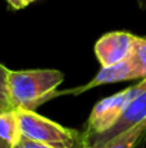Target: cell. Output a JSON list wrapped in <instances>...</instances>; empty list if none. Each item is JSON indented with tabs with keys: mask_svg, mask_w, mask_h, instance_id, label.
Here are the masks:
<instances>
[{
	"mask_svg": "<svg viewBox=\"0 0 146 148\" xmlns=\"http://www.w3.org/2000/svg\"><path fill=\"white\" fill-rule=\"evenodd\" d=\"M65 75L57 69L10 71L7 81L9 102L13 109L36 111L37 106L59 95Z\"/></svg>",
	"mask_w": 146,
	"mask_h": 148,
	"instance_id": "cell-1",
	"label": "cell"
},
{
	"mask_svg": "<svg viewBox=\"0 0 146 148\" xmlns=\"http://www.w3.org/2000/svg\"><path fill=\"white\" fill-rule=\"evenodd\" d=\"M20 131L24 138L50 148H89L85 131L67 128L36 111H17Z\"/></svg>",
	"mask_w": 146,
	"mask_h": 148,
	"instance_id": "cell-2",
	"label": "cell"
},
{
	"mask_svg": "<svg viewBox=\"0 0 146 148\" xmlns=\"http://www.w3.org/2000/svg\"><path fill=\"white\" fill-rule=\"evenodd\" d=\"M146 91V79L139 81L138 84L112 95L107 98L100 99L93 109L90 111V115L88 118L85 134L88 138L100 135L106 131H109L123 115L125 109L129 106V103Z\"/></svg>",
	"mask_w": 146,
	"mask_h": 148,
	"instance_id": "cell-3",
	"label": "cell"
},
{
	"mask_svg": "<svg viewBox=\"0 0 146 148\" xmlns=\"http://www.w3.org/2000/svg\"><path fill=\"white\" fill-rule=\"evenodd\" d=\"M136 35L126 30H113L102 35L95 43V55L100 68L117 65L130 58Z\"/></svg>",
	"mask_w": 146,
	"mask_h": 148,
	"instance_id": "cell-4",
	"label": "cell"
},
{
	"mask_svg": "<svg viewBox=\"0 0 146 148\" xmlns=\"http://www.w3.org/2000/svg\"><path fill=\"white\" fill-rule=\"evenodd\" d=\"M146 121V91H143L141 95H138L133 99L129 106L125 109L123 115L119 118V121L106 132L88 138V145L89 148H102L105 144L116 138L117 135L126 132L128 130L133 128L135 125Z\"/></svg>",
	"mask_w": 146,
	"mask_h": 148,
	"instance_id": "cell-5",
	"label": "cell"
},
{
	"mask_svg": "<svg viewBox=\"0 0 146 148\" xmlns=\"http://www.w3.org/2000/svg\"><path fill=\"white\" fill-rule=\"evenodd\" d=\"M138 73L130 62V59H126L117 65L109 66V68H100V71L95 75V78L92 81H89L86 85L80 86V88H73L70 91H65L62 94H75V95H80L89 89H93L96 86L102 85H107V84H116V82H123V81H136Z\"/></svg>",
	"mask_w": 146,
	"mask_h": 148,
	"instance_id": "cell-6",
	"label": "cell"
},
{
	"mask_svg": "<svg viewBox=\"0 0 146 148\" xmlns=\"http://www.w3.org/2000/svg\"><path fill=\"white\" fill-rule=\"evenodd\" d=\"M20 122L16 109L6 111L0 114V140H3L7 145L14 148L22 140Z\"/></svg>",
	"mask_w": 146,
	"mask_h": 148,
	"instance_id": "cell-7",
	"label": "cell"
},
{
	"mask_svg": "<svg viewBox=\"0 0 146 148\" xmlns=\"http://www.w3.org/2000/svg\"><path fill=\"white\" fill-rule=\"evenodd\" d=\"M146 135V121L135 125L133 128L128 130L126 132L117 135L102 148H135L136 144Z\"/></svg>",
	"mask_w": 146,
	"mask_h": 148,
	"instance_id": "cell-8",
	"label": "cell"
},
{
	"mask_svg": "<svg viewBox=\"0 0 146 148\" xmlns=\"http://www.w3.org/2000/svg\"><path fill=\"white\" fill-rule=\"evenodd\" d=\"M129 59L138 73L139 81L146 79V38H142V36L135 38L132 55Z\"/></svg>",
	"mask_w": 146,
	"mask_h": 148,
	"instance_id": "cell-9",
	"label": "cell"
},
{
	"mask_svg": "<svg viewBox=\"0 0 146 148\" xmlns=\"http://www.w3.org/2000/svg\"><path fill=\"white\" fill-rule=\"evenodd\" d=\"M9 72H10V69H7L4 65L0 63V99L6 101V102H9V91H7Z\"/></svg>",
	"mask_w": 146,
	"mask_h": 148,
	"instance_id": "cell-10",
	"label": "cell"
},
{
	"mask_svg": "<svg viewBox=\"0 0 146 148\" xmlns=\"http://www.w3.org/2000/svg\"><path fill=\"white\" fill-rule=\"evenodd\" d=\"M7 3V6L13 10H22L24 7H27L29 4L37 1V0H4Z\"/></svg>",
	"mask_w": 146,
	"mask_h": 148,
	"instance_id": "cell-11",
	"label": "cell"
},
{
	"mask_svg": "<svg viewBox=\"0 0 146 148\" xmlns=\"http://www.w3.org/2000/svg\"><path fill=\"white\" fill-rule=\"evenodd\" d=\"M14 148H50L45 144H40V143H36V141H32L29 138H24L22 137V140L19 141V144Z\"/></svg>",
	"mask_w": 146,
	"mask_h": 148,
	"instance_id": "cell-12",
	"label": "cell"
},
{
	"mask_svg": "<svg viewBox=\"0 0 146 148\" xmlns=\"http://www.w3.org/2000/svg\"><path fill=\"white\" fill-rule=\"evenodd\" d=\"M10 109H13L12 105H10L9 102L0 99V114H3V112H6V111H10Z\"/></svg>",
	"mask_w": 146,
	"mask_h": 148,
	"instance_id": "cell-13",
	"label": "cell"
},
{
	"mask_svg": "<svg viewBox=\"0 0 146 148\" xmlns=\"http://www.w3.org/2000/svg\"><path fill=\"white\" fill-rule=\"evenodd\" d=\"M0 148H12V147H10V145H7L3 140H0Z\"/></svg>",
	"mask_w": 146,
	"mask_h": 148,
	"instance_id": "cell-14",
	"label": "cell"
},
{
	"mask_svg": "<svg viewBox=\"0 0 146 148\" xmlns=\"http://www.w3.org/2000/svg\"><path fill=\"white\" fill-rule=\"evenodd\" d=\"M141 6H146V0H138Z\"/></svg>",
	"mask_w": 146,
	"mask_h": 148,
	"instance_id": "cell-15",
	"label": "cell"
},
{
	"mask_svg": "<svg viewBox=\"0 0 146 148\" xmlns=\"http://www.w3.org/2000/svg\"><path fill=\"white\" fill-rule=\"evenodd\" d=\"M143 148H146V143H145V145H143Z\"/></svg>",
	"mask_w": 146,
	"mask_h": 148,
	"instance_id": "cell-16",
	"label": "cell"
}]
</instances>
